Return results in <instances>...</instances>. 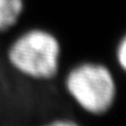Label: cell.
<instances>
[{"label": "cell", "instance_id": "cell-1", "mask_svg": "<svg viewBox=\"0 0 126 126\" xmlns=\"http://www.w3.org/2000/svg\"><path fill=\"white\" fill-rule=\"evenodd\" d=\"M64 92L78 110L91 117H102L118 98V76L108 64L83 61L62 75Z\"/></svg>", "mask_w": 126, "mask_h": 126}, {"label": "cell", "instance_id": "cell-2", "mask_svg": "<svg viewBox=\"0 0 126 126\" xmlns=\"http://www.w3.org/2000/svg\"><path fill=\"white\" fill-rule=\"evenodd\" d=\"M7 61L14 71L26 79L54 82L62 77V43L49 29L32 28L9 45Z\"/></svg>", "mask_w": 126, "mask_h": 126}, {"label": "cell", "instance_id": "cell-3", "mask_svg": "<svg viewBox=\"0 0 126 126\" xmlns=\"http://www.w3.org/2000/svg\"><path fill=\"white\" fill-rule=\"evenodd\" d=\"M22 12V0H0V32H6L15 26Z\"/></svg>", "mask_w": 126, "mask_h": 126}, {"label": "cell", "instance_id": "cell-4", "mask_svg": "<svg viewBox=\"0 0 126 126\" xmlns=\"http://www.w3.org/2000/svg\"><path fill=\"white\" fill-rule=\"evenodd\" d=\"M113 61L117 71L126 76V33H124L116 43L113 51Z\"/></svg>", "mask_w": 126, "mask_h": 126}, {"label": "cell", "instance_id": "cell-5", "mask_svg": "<svg viewBox=\"0 0 126 126\" xmlns=\"http://www.w3.org/2000/svg\"><path fill=\"white\" fill-rule=\"evenodd\" d=\"M40 126H83V125H82V123H79L78 120L74 119V118L59 117L50 119V120L43 123Z\"/></svg>", "mask_w": 126, "mask_h": 126}]
</instances>
